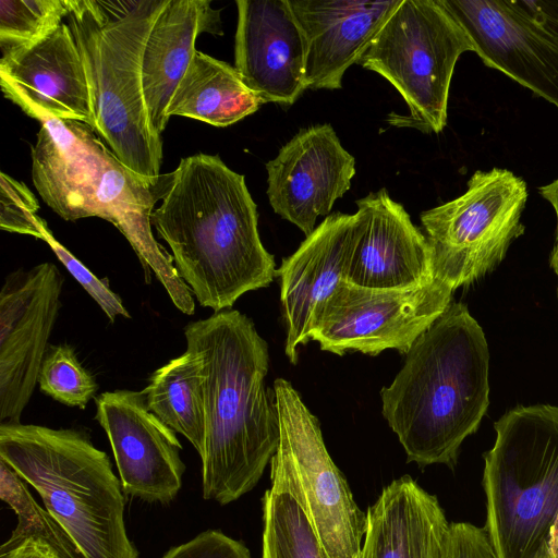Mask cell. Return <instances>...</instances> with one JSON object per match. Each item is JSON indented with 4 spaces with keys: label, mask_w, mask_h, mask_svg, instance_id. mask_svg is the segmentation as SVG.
Instances as JSON below:
<instances>
[{
    "label": "cell",
    "mask_w": 558,
    "mask_h": 558,
    "mask_svg": "<svg viewBox=\"0 0 558 558\" xmlns=\"http://www.w3.org/2000/svg\"><path fill=\"white\" fill-rule=\"evenodd\" d=\"M360 558H446L451 523L438 499L404 475L366 512Z\"/></svg>",
    "instance_id": "obj_21"
},
{
    "label": "cell",
    "mask_w": 558,
    "mask_h": 558,
    "mask_svg": "<svg viewBox=\"0 0 558 558\" xmlns=\"http://www.w3.org/2000/svg\"><path fill=\"white\" fill-rule=\"evenodd\" d=\"M534 19L558 37V0H518Z\"/></svg>",
    "instance_id": "obj_32"
},
{
    "label": "cell",
    "mask_w": 558,
    "mask_h": 558,
    "mask_svg": "<svg viewBox=\"0 0 558 558\" xmlns=\"http://www.w3.org/2000/svg\"><path fill=\"white\" fill-rule=\"evenodd\" d=\"M259 97L229 63L195 50L167 109V116L228 126L256 112Z\"/></svg>",
    "instance_id": "obj_23"
},
{
    "label": "cell",
    "mask_w": 558,
    "mask_h": 558,
    "mask_svg": "<svg viewBox=\"0 0 558 558\" xmlns=\"http://www.w3.org/2000/svg\"><path fill=\"white\" fill-rule=\"evenodd\" d=\"M148 409L183 435L201 459L205 452V400L201 363L190 350L157 368L142 390Z\"/></svg>",
    "instance_id": "obj_24"
},
{
    "label": "cell",
    "mask_w": 558,
    "mask_h": 558,
    "mask_svg": "<svg viewBox=\"0 0 558 558\" xmlns=\"http://www.w3.org/2000/svg\"><path fill=\"white\" fill-rule=\"evenodd\" d=\"M272 392L279 442L270 460L271 489L301 506L326 558H360L366 513L330 458L317 417L286 379L277 378Z\"/></svg>",
    "instance_id": "obj_9"
},
{
    "label": "cell",
    "mask_w": 558,
    "mask_h": 558,
    "mask_svg": "<svg viewBox=\"0 0 558 558\" xmlns=\"http://www.w3.org/2000/svg\"><path fill=\"white\" fill-rule=\"evenodd\" d=\"M40 124L32 179L43 201L68 221L98 217L111 222L137 255L145 281L154 272L177 308L194 314L190 288L151 231L157 184L129 169L89 125L58 119Z\"/></svg>",
    "instance_id": "obj_4"
},
{
    "label": "cell",
    "mask_w": 558,
    "mask_h": 558,
    "mask_svg": "<svg viewBox=\"0 0 558 558\" xmlns=\"http://www.w3.org/2000/svg\"><path fill=\"white\" fill-rule=\"evenodd\" d=\"M222 34L220 11L208 0H168L148 35L142 58V86L153 132L169 121L170 99L195 52L198 35Z\"/></svg>",
    "instance_id": "obj_22"
},
{
    "label": "cell",
    "mask_w": 558,
    "mask_h": 558,
    "mask_svg": "<svg viewBox=\"0 0 558 558\" xmlns=\"http://www.w3.org/2000/svg\"><path fill=\"white\" fill-rule=\"evenodd\" d=\"M401 0H289L305 41L311 89H339Z\"/></svg>",
    "instance_id": "obj_20"
},
{
    "label": "cell",
    "mask_w": 558,
    "mask_h": 558,
    "mask_svg": "<svg viewBox=\"0 0 558 558\" xmlns=\"http://www.w3.org/2000/svg\"><path fill=\"white\" fill-rule=\"evenodd\" d=\"M453 289L438 278L410 289H371L342 281L318 310L311 340L337 355L407 354L452 302Z\"/></svg>",
    "instance_id": "obj_11"
},
{
    "label": "cell",
    "mask_w": 558,
    "mask_h": 558,
    "mask_svg": "<svg viewBox=\"0 0 558 558\" xmlns=\"http://www.w3.org/2000/svg\"><path fill=\"white\" fill-rule=\"evenodd\" d=\"M538 193L551 205L556 215V232L554 246L550 253V266L558 278V178L550 183L539 186Z\"/></svg>",
    "instance_id": "obj_34"
},
{
    "label": "cell",
    "mask_w": 558,
    "mask_h": 558,
    "mask_svg": "<svg viewBox=\"0 0 558 558\" xmlns=\"http://www.w3.org/2000/svg\"><path fill=\"white\" fill-rule=\"evenodd\" d=\"M468 51L472 40L440 0H401L357 64L391 83L408 105L410 113L391 114V125L438 134L456 64Z\"/></svg>",
    "instance_id": "obj_8"
},
{
    "label": "cell",
    "mask_w": 558,
    "mask_h": 558,
    "mask_svg": "<svg viewBox=\"0 0 558 558\" xmlns=\"http://www.w3.org/2000/svg\"><path fill=\"white\" fill-rule=\"evenodd\" d=\"M151 226L171 250L180 278L204 307L230 310L268 287L277 269L258 232L257 206L243 174L218 155L196 154L160 175Z\"/></svg>",
    "instance_id": "obj_1"
},
{
    "label": "cell",
    "mask_w": 558,
    "mask_h": 558,
    "mask_svg": "<svg viewBox=\"0 0 558 558\" xmlns=\"http://www.w3.org/2000/svg\"><path fill=\"white\" fill-rule=\"evenodd\" d=\"M0 85L5 98L40 123L72 120L95 131L85 66L66 23L32 46L1 54Z\"/></svg>",
    "instance_id": "obj_16"
},
{
    "label": "cell",
    "mask_w": 558,
    "mask_h": 558,
    "mask_svg": "<svg viewBox=\"0 0 558 558\" xmlns=\"http://www.w3.org/2000/svg\"><path fill=\"white\" fill-rule=\"evenodd\" d=\"M95 404V420L109 439L124 495L171 502L185 471L177 433L148 409L142 391H106Z\"/></svg>",
    "instance_id": "obj_14"
},
{
    "label": "cell",
    "mask_w": 558,
    "mask_h": 558,
    "mask_svg": "<svg viewBox=\"0 0 558 558\" xmlns=\"http://www.w3.org/2000/svg\"><path fill=\"white\" fill-rule=\"evenodd\" d=\"M393 381L380 390L383 415L408 462L453 466L489 404V351L465 304L451 302L415 340Z\"/></svg>",
    "instance_id": "obj_3"
},
{
    "label": "cell",
    "mask_w": 558,
    "mask_h": 558,
    "mask_svg": "<svg viewBox=\"0 0 558 558\" xmlns=\"http://www.w3.org/2000/svg\"><path fill=\"white\" fill-rule=\"evenodd\" d=\"M62 286V275L49 262L5 277L0 291V423L20 422L34 393Z\"/></svg>",
    "instance_id": "obj_12"
},
{
    "label": "cell",
    "mask_w": 558,
    "mask_h": 558,
    "mask_svg": "<svg viewBox=\"0 0 558 558\" xmlns=\"http://www.w3.org/2000/svg\"><path fill=\"white\" fill-rule=\"evenodd\" d=\"M483 63L558 109V37L518 0H440Z\"/></svg>",
    "instance_id": "obj_13"
},
{
    "label": "cell",
    "mask_w": 558,
    "mask_h": 558,
    "mask_svg": "<svg viewBox=\"0 0 558 558\" xmlns=\"http://www.w3.org/2000/svg\"><path fill=\"white\" fill-rule=\"evenodd\" d=\"M267 196L276 214L308 236L319 216L350 189L355 158L329 123L300 130L266 163Z\"/></svg>",
    "instance_id": "obj_15"
},
{
    "label": "cell",
    "mask_w": 558,
    "mask_h": 558,
    "mask_svg": "<svg viewBox=\"0 0 558 558\" xmlns=\"http://www.w3.org/2000/svg\"><path fill=\"white\" fill-rule=\"evenodd\" d=\"M0 460L38 492L83 558H138L121 482L86 432L0 423Z\"/></svg>",
    "instance_id": "obj_5"
},
{
    "label": "cell",
    "mask_w": 558,
    "mask_h": 558,
    "mask_svg": "<svg viewBox=\"0 0 558 558\" xmlns=\"http://www.w3.org/2000/svg\"><path fill=\"white\" fill-rule=\"evenodd\" d=\"M525 181L502 168L475 171L459 197L421 214L434 276L453 290L493 270L524 233Z\"/></svg>",
    "instance_id": "obj_10"
},
{
    "label": "cell",
    "mask_w": 558,
    "mask_h": 558,
    "mask_svg": "<svg viewBox=\"0 0 558 558\" xmlns=\"http://www.w3.org/2000/svg\"><path fill=\"white\" fill-rule=\"evenodd\" d=\"M363 223L359 210L327 216L277 269L287 327L284 352L291 363L298 362V347L311 340L318 310L345 281Z\"/></svg>",
    "instance_id": "obj_17"
},
{
    "label": "cell",
    "mask_w": 558,
    "mask_h": 558,
    "mask_svg": "<svg viewBox=\"0 0 558 558\" xmlns=\"http://www.w3.org/2000/svg\"><path fill=\"white\" fill-rule=\"evenodd\" d=\"M184 336L203 372V497L223 506L255 487L278 447L275 397L265 385L268 344L236 310L189 323Z\"/></svg>",
    "instance_id": "obj_2"
},
{
    "label": "cell",
    "mask_w": 558,
    "mask_h": 558,
    "mask_svg": "<svg viewBox=\"0 0 558 558\" xmlns=\"http://www.w3.org/2000/svg\"><path fill=\"white\" fill-rule=\"evenodd\" d=\"M484 454L485 531L497 558H558V407H518Z\"/></svg>",
    "instance_id": "obj_7"
},
{
    "label": "cell",
    "mask_w": 558,
    "mask_h": 558,
    "mask_svg": "<svg viewBox=\"0 0 558 558\" xmlns=\"http://www.w3.org/2000/svg\"><path fill=\"white\" fill-rule=\"evenodd\" d=\"M168 0H69L66 16L90 89L95 132L133 172L158 184L162 141L150 128L142 58Z\"/></svg>",
    "instance_id": "obj_6"
},
{
    "label": "cell",
    "mask_w": 558,
    "mask_h": 558,
    "mask_svg": "<svg viewBox=\"0 0 558 558\" xmlns=\"http://www.w3.org/2000/svg\"><path fill=\"white\" fill-rule=\"evenodd\" d=\"M69 11V0H0L1 54L41 40Z\"/></svg>",
    "instance_id": "obj_27"
},
{
    "label": "cell",
    "mask_w": 558,
    "mask_h": 558,
    "mask_svg": "<svg viewBox=\"0 0 558 558\" xmlns=\"http://www.w3.org/2000/svg\"><path fill=\"white\" fill-rule=\"evenodd\" d=\"M43 393L58 402L84 410L95 399L98 385L65 343L49 345L38 374Z\"/></svg>",
    "instance_id": "obj_28"
},
{
    "label": "cell",
    "mask_w": 558,
    "mask_h": 558,
    "mask_svg": "<svg viewBox=\"0 0 558 558\" xmlns=\"http://www.w3.org/2000/svg\"><path fill=\"white\" fill-rule=\"evenodd\" d=\"M0 558H59L53 549L43 541L28 538L15 548L0 554Z\"/></svg>",
    "instance_id": "obj_33"
},
{
    "label": "cell",
    "mask_w": 558,
    "mask_h": 558,
    "mask_svg": "<svg viewBox=\"0 0 558 558\" xmlns=\"http://www.w3.org/2000/svg\"><path fill=\"white\" fill-rule=\"evenodd\" d=\"M263 520L262 558H326L303 509L288 493L265 492Z\"/></svg>",
    "instance_id": "obj_26"
},
{
    "label": "cell",
    "mask_w": 558,
    "mask_h": 558,
    "mask_svg": "<svg viewBox=\"0 0 558 558\" xmlns=\"http://www.w3.org/2000/svg\"><path fill=\"white\" fill-rule=\"evenodd\" d=\"M234 68L262 100L290 106L307 89L305 41L289 0H238Z\"/></svg>",
    "instance_id": "obj_18"
},
{
    "label": "cell",
    "mask_w": 558,
    "mask_h": 558,
    "mask_svg": "<svg viewBox=\"0 0 558 558\" xmlns=\"http://www.w3.org/2000/svg\"><path fill=\"white\" fill-rule=\"evenodd\" d=\"M0 228L39 240L46 221L37 215L39 204L33 192L21 181L1 172Z\"/></svg>",
    "instance_id": "obj_29"
},
{
    "label": "cell",
    "mask_w": 558,
    "mask_h": 558,
    "mask_svg": "<svg viewBox=\"0 0 558 558\" xmlns=\"http://www.w3.org/2000/svg\"><path fill=\"white\" fill-rule=\"evenodd\" d=\"M162 558H251L248 549L220 531L202 532L191 541L171 547Z\"/></svg>",
    "instance_id": "obj_31"
},
{
    "label": "cell",
    "mask_w": 558,
    "mask_h": 558,
    "mask_svg": "<svg viewBox=\"0 0 558 558\" xmlns=\"http://www.w3.org/2000/svg\"><path fill=\"white\" fill-rule=\"evenodd\" d=\"M43 241H45L53 251L58 259L63 264L66 270L84 288V290L96 301L111 323H114L117 316L130 318L128 310L122 303L121 298L113 292L107 280L99 279L94 275L80 259H77L68 248H65L49 230L47 223L43 228Z\"/></svg>",
    "instance_id": "obj_30"
},
{
    "label": "cell",
    "mask_w": 558,
    "mask_h": 558,
    "mask_svg": "<svg viewBox=\"0 0 558 558\" xmlns=\"http://www.w3.org/2000/svg\"><path fill=\"white\" fill-rule=\"evenodd\" d=\"M364 223L345 281L371 289H410L434 280L425 234L386 189L356 201Z\"/></svg>",
    "instance_id": "obj_19"
},
{
    "label": "cell",
    "mask_w": 558,
    "mask_h": 558,
    "mask_svg": "<svg viewBox=\"0 0 558 558\" xmlns=\"http://www.w3.org/2000/svg\"><path fill=\"white\" fill-rule=\"evenodd\" d=\"M25 483L11 466L0 460V498L17 515V525L0 547V554L15 548L25 539L35 538L49 545L59 558H83L70 535L34 500Z\"/></svg>",
    "instance_id": "obj_25"
}]
</instances>
